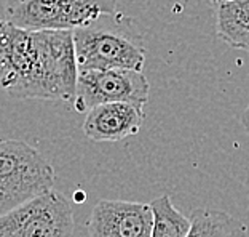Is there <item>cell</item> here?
Listing matches in <instances>:
<instances>
[{
	"instance_id": "4",
	"label": "cell",
	"mask_w": 249,
	"mask_h": 237,
	"mask_svg": "<svg viewBox=\"0 0 249 237\" xmlns=\"http://www.w3.org/2000/svg\"><path fill=\"white\" fill-rule=\"evenodd\" d=\"M117 0H7L5 20L34 31H75L101 15L115 13Z\"/></svg>"
},
{
	"instance_id": "6",
	"label": "cell",
	"mask_w": 249,
	"mask_h": 237,
	"mask_svg": "<svg viewBox=\"0 0 249 237\" xmlns=\"http://www.w3.org/2000/svg\"><path fill=\"white\" fill-rule=\"evenodd\" d=\"M149 80L142 71H78L72 104L77 112H88L106 103H131L144 108L149 101Z\"/></svg>"
},
{
	"instance_id": "2",
	"label": "cell",
	"mask_w": 249,
	"mask_h": 237,
	"mask_svg": "<svg viewBox=\"0 0 249 237\" xmlns=\"http://www.w3.org/2000/svg\"><path fill=\"white\" fill-rule=\"evenodd\" d=\"M78 71L134 69L145 64V40L131 16L115 13L99 18L73 31Z\"/></svg>"
},
{
	"instance_id": "7",
	"label": "cell",
	"mask_w": 249,
	"mask_h": 237,
	"mask_svg": "<svg viewBox=\"0 0 249 237\" xmlns=\"http://www.w3.org/2000/svg\"><path fill=\"white\" fill-rule=\"evenodd\" d=\"M154 212L150 204L99 200L87 221L89 237H150Z\"/></svg>"
},
{
	"instance_id": "9",
	"label": "cell",
	"mask_w": 249,
	"mask_h": 237,
	"mask_svg": "<svg viewBox=\"0 0 249 237\" xmlns=\"http://www.w3.org/2000/svg\"><path fill=\"white\" fill-rule=\"evenodd\" d=\"M216 34L224 43L249 53V0H229L214 5Z\"/></svg>"
},
{
	"instance_id": "1",
	"label": "cell",
	"mask_w": 249,
	"mask_h": 237,
	"mask_svg": "<svg viewBox=\"0 0 249 237\" xmlns=\"http://www.w3.org/2000/svg\"><path fill=\"white\" fill-rule=\"evenodd\" d=\"M77 80L73 31H34L0 21V88L5 93L73 103Z\"/></svg>"
},
{
	"instance_id": "5",
	"label": "cell",
	"mask_w": 249,
	"mask_h": 237,
	"mask_svg": "<svg viewBox=\"0 0 249 237\" xmlns=\"http://www.w3.org/2000/svg\"><path fill=\"white\" fill-rule=\"evenodd\" d=\"M73 228L71 200L56 189L0 215V237H72Z\"/></svg>"
},
{
	"instance_id": "8",
	"label": "cell",
	"mask_w": 249,
	"mask_h": 237,
	"mask_svg": "<svg viewBox=\"0 0 249 237\" xmlns=\"http://www.w3.org/2000/svg\"><path fill=\"white\" fill-rule=\"evenodd\" d=\"M144 108L131 103H106L87 112L83 133L94 143H117L139 133Z\"/></svg>"
},
{
	"instance_id": "11",
	"label": "cell",
	"mask_w": 249,
	"mask_h": 237,
	"mask_svg": "<svg viewBox=\"0 0 249 237\" xmlns=\"http://www.w3.org/2000/svg\"><path fill=\"white\" fill-rule=\"evenodd\" d=\"M154 212V228L150 237H187L192 226L190 217H185L174 207L169 196H160L150 202Z\"/></svg>"
},
{
	"instance_id": "10",
	"label": "cell",
	"mask_w": 249,
	"mask_h": 237,
	"mask_svg": "<svg viewBox=\"0 0 249 237\" xmlns=\"http://www.w3.org/2000/svg\"><path fill=\"white\" fill-rule=\"evenodd\" d=\"M187 237H248L249 229L241 219L217 208H194Z\"/></svg>"
},
{
	"instance_id": "13",
	"label": "cell",
	"mask_w": 249,
	"mask_h": 237,
	"mask_svg": "<svg viewBox=\"0 0 249 237\" xmlns=\"http://www.w3.org/2000/svg\"><path fill=\"white\" fill-rule=\"evenodd\" d=\"M211 2V5L214 7V5H217V3H220V2H229V0H209Z\"/></svg>"
},
{
	"instance_id": "12",
	"label": "cell",
	"mask_w": 249,
	"mask_h": 237,
	"mask_svg": "<svg viewBox=\"0 0 249 237\" xmlns=\"http://www.w3.org/2000/svg\"><path fill=\"white\" fill-rule=\"evenodd\" d=\"M241 125L245 127L248 137H249V104L246 106V109L243 111V114H241Z\"/></svg>"
},
{
	"instance_id": "3",
	"label": "cell",
	"mask_w": 249,
	"mask_h": 237,
	"mask_svg": "<svg viewBox=\"0 0 249 237\" xmlns=\"http://www.w3.org/2000/svg\"><path fill=\"white\" fill-rule=\"evenodd\" d=\"M54 170L34 146L0 141V215L53 189Z\"/></svg>"
}]
</instances>
